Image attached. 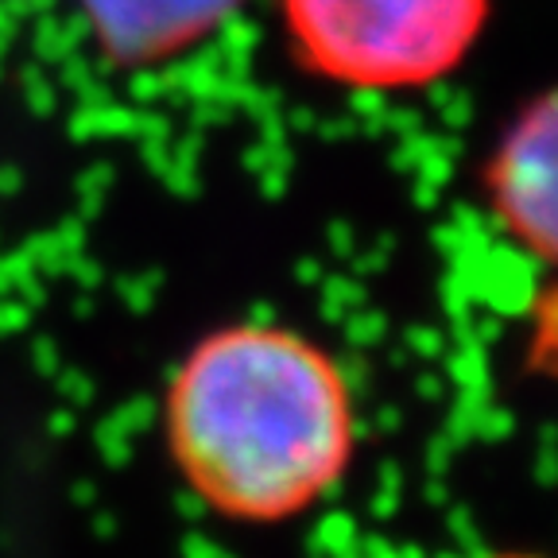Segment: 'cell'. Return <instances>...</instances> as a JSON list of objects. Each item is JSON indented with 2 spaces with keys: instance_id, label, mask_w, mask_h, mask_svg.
<instances>
[{
  "instance_id": "1",
  "label": "cell",
  "mask_w": 558,
  "mask_h": 558,
  "mask_svg": "<svg viewBox=\"0 0 558 558\" xmlns=\"http://www.w3.org/2000/svg\"><path fill=\"white\" fill-rule=\"evenodd\" d=\"M167 450L194 497L233 523H283L338 488L357 415L338 361L283 326L202 338L171 376Z\"/></svg>"
},
{
  "instance_id": "2",
  "label": "cell",
  "mask_w": 558,
  "mask_h": 558,
  "mask_svg": "<svg viewBox=\"0 0 558 558\" xmlns=\"http://www.w3.org/2000/svg\"><path fill=\"white\" fill-rule=\"evenodd\" d=\"M299 59L349 89H415L473 51L488 0H279Z\"/></svg>"
},
{
  "instance_id": "3",
  "label": "cell",
  "mask_w": 558,
  "mask_h": 558,
  "mask_svg": "<svg viewBox=\"0 0 558 558\" xmlns=\"http://www.w3.org/2000/svg\"><path fill=\"white\" fill-rule=\"evenodd\" d=\"M497 226L523 253L555 256V101L539 97L500 136L485 174Z\"/></svg>"
},
{
  "instance_id": "4",
  "label": "cell",
  "mask_w": 558,
  "mask_h": 558,
  "mask_svg": "<svg viewBox=\"0 0 558 558\" xmlns=\"http://www.w3.org/2000/svg\"><path fill=\"white\" fill-rule=\"evenodd\" d=\"M233 9L236 0H82L101 51L124 66L186 51Z\"/></svg>"
}]
</instances>
